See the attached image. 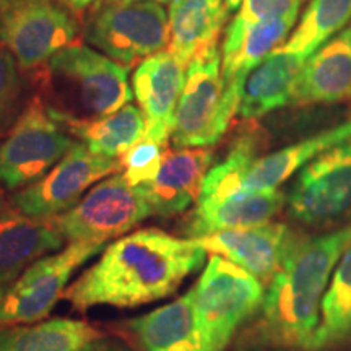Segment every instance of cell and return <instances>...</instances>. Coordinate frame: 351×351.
Returning <instances> with one entry per match:
<instances>
[{
	"label": "cell",
	"instance_id": "6da1fadb",
	"mask_svg": "<svg viewBox=\"0 0 351 351\" xmlns=\"http://www.w3.org/2000/svg\"><path fill=\"white\" fill-rule=\"evenodd\" d=\"M207 251L197 239L145 228L108 244L98 262L65 289L77 311L95 306L137 307L174 295L204 265Z\"/></svg>",
	"mask_w": 351,
	"mask_h": 351
},
{
	"label": "cell",
	"instance_id": "7a4b0ae2",
	"mask_svg": "<svg viewBox=\"0 0 351 351\" xmlns=\"http://www.w3.org/2000/svg\"><path fill=\"white\" fill-rule=\"evenodd\" d=\"M350 243L351 223L315 238H296L263 295L256 327L258 343L309 350L333 270Z\"/></svg>",
	"mask_w": 351,
	"mask_h": 351
},
{
	"label": "cell",
	"instance_id": "3957f363",
	"mask_svg": "<svg viewBox=\"0 0 351 351\" xmlns=\"http://www.w3.org/2000/svg\"><path fill=\"white\" fill-rule=\"evenodd\" d=\"M44 75L46 99H41L56 119H99L134 98L129 67L83 44L52 56Z\"/></svg>",
	"mask_w": 351,
	"mask_h": 351
},
{
	"label": "cell",
	"instance_id": "277c9868",
	"mask_svg": "<svg viewBox=\"0 0 351 351\" xmlns=\"http://www.w3.org/2000/svg\"><path fill=\"white\" fill-rule=\"evenodd\" d=\"M191 291L205 351H225L265 295L261 280L215 254Z\"/></svg>",
	"mask_w": 351,
	"mask_h": 351
},
{
	"label": "cell",
	"instance_id": "5b68a950",
	"mask_svg": "<svg viewBox=\"0 0 351 351\" xmlns=\"http://www.w3.org/2000/svg\"><path fill=\"white\" fill-rule=\"evenodd\" d=\"M77 143L52 116L41 96H34L0 138V191L13 194L32 186Z\"/></svg>",
	"mask_w": 351,
	"mask_h": 351
},
{
	"label": "cell",
	"instance_id": "8992f818",
	"mask_svg": "<svg viewBox=\"0 0 351 351\" xmlns=\"http://www.w3.org/2000/svg\"><path fill=\"white\" fill-rule=\"evenodd\" d=\"M83 38L101 54L130 69L169 46L168 10L153 0L95 3Z\"/></svg>",
	"mask_w": 351,
	"mask_h": 351
},
{
	"label": "cell",
	"instance_id": "52a82bcc",
	"mask_svg": "<svg viewBox=\"0 0 351 351\" xmlns=\"http://www.w3.org/2000/svg\"><path fill=\"white\" fill-rule=\"evenodd\" d=\"M150 207L142 189L132 184L124 174L104 178L69 212L49 221L69 243H106L134 230L150 217Z\"/></svg>",
	"mask_w": 351,
	"mask_h": 351
},
{
	"label": "cell",
	"instance_id": "ba28073f",
	"mask_svg": "<svg viewBox=\"0 0 351 351\" xmlns=\"http://www.w3.org/2000/svg\"><path fill=\"white\" fill-rule=\"evenodd\" d=\"M232 114L223 104L221 51L212 43L192 57L174 116V148H210L230 129Z\"/></svg>",
	"mask_w": 351,
	"mask_h": 351
},
{
	"label": "cell",
	"instance_id": "9c48e42d",
	"mask_svg": "<svg viewBox=\"0 0 351 351\" xmlns=\"http://www.w3.org/2000/svg\"><path fill=\"white\" fill-rule=\"evenodd\" d=\"M106 243H69L34 261L12 282L0 306V328L46 319L64 296L78 267L106 249Z\"/></svg>",
	"mask_w": 351,
	"mask_h": 351
},
{
	"label": "cell",
	"instance_id": "30bf717a",
	"mask_svg": "<svg viewBox=\"0 0 351 351\" xmlns=\"http://www.w3.org/2000/svg\"><path fill=\"white\" fill-rule=\"evenodd\" d=\"M288 212L314 228L351 221V138L337 145L298 173L287 195ZM340 228V226H339Z\"/></svg>",
	"mask_w": 351,
	"mask_h": 351
},
{
	"label": "cell",
	"instance_id": "8fae6325",
	"mask_svg": "<svg viewBox=\"0 0 351 351\" xmlns=\"http://www.w3.org/2000/svg\"><path fill=\"white\" fill-rule=\"evenodd\" d=\"M80 25L60 0H23L0 12V44L21 70L47 64L57 52L75 44Z\"/></svg>",
	"mask_w": 351,
	"mask_h": 351
},
{
	"label": "cell",
	"instance_id": "7c38bea8",
	"mask_svg": "<svg viewBox=\"0 0 351 351\" xmlns=\"http://www.w3.org/2000/svg\"><path fill=\"white\" fill-rule=\"evenodd\" d=\"M121 171V160L91 153L83 143L32 186L13 192L12 204L26 217L51 219L69 212L91 186Z\"/></svg>",
	"mask_w": 351,
	"mask_h": 351
},
{
	"label": "cell",
	"instance_id": "4fadbf2b",
	"mask_svg": "<svg viewBox=\"0 0 351 351\" xmlns=\"http://www.w3.org/2000/svg\"><path fill=\"white\" fill-rule=\"evenodd\" d=\"M187 65L173 52H156L138 64L132 75V91L142 109L145 138L166 145L174 129V116L186 85Z\"/></svg>",
	"mask_w": 351,
	"mask_h": 351
},
{
	"label": "cell",
	"instance_id": "5bb4252c",
	"mask_svg": "<svg viewBox=\"0 0 351 351\" xmlns=\"http://www.w3.org/2000/svg\"><path fill=\"white\" fill-rule=\"evenodd\" d=\"M296 241V234L285 223H263V225L228 230L197 239L202 247L215 256L225 257L262 283L282 267L287 254Z\"/></svg>",
	"mask_w": 351,
	"mask_h": 351
},
{
	"label": "cell",
	"instance_id": "9a60e30c",
	"mask_svg": "<svg viewBox=\"0 0 351 351\" xmlns=\"http://www.w3.org/2000/svg\"><path fill=\"white\" fill-rule=\"evenodd\" d=\"M213 156L212 148H176L166 152L156 178L138 186L153 217H176L197 204Z\"/></svg>",
	"mask_w": 351,
	"mask_h": 351
},
{
	"label": "cell",
	"instance_id": "2e32d148",
	"mask_svg": "<svg viewBox=\"0 0 351 351\" xmlns=\"http://www.w3.org/2000/svg\"><path fill=\"white\" fill-rule=\"evenodd\" d=\"M64 244L49 219L26 217L0 191V283L15 282L34 261Z\"/></svg>",
	"mask_w": 351,
	"mask_h": 351
},
{
	"label": "cell",
	"instance_id": "e0dca14e",
	"mask_svg": "<svg viewBox=\"0 0 351 351\" xmlns=\"http://www.w3.org/2000/svg\"><path fill=\"white\" fill-rule=\"evenodd\" d=\"M351 98V25L319 47L293 85L291 106L337 103Z\"/></svg>",
	"mask_w": 351,
	"mask_h": 351
},
{
	"label": "cell",
	"instance_id": "ac0fdd59",
	"mask_svg": "<svg viewBox=\"0 0 351 351\" xmlns=\"http://www.w3.org/2000/svg\"><path fill=\"white\" fill-rule=\"evenodd\" d=\"M287 195L283 192H244L217 204L195 205L184 219L181 231L189 239H200L228 230H239L269 223L283 205Z\"/></svg>",
	"mask_w": 351,
	"mask_h": 351
},
{
	"label": "cell",
	"instance_id": "d6986e66",
	"mask_svg": "<svg viewBox=\"0 0 351 351\" xmlns=\"http://www.w3.org/2000/svg\"><path fill=\"white\" fill-rule=\"evenodd\" d=\"M125 326L142 351H205L191 289Z\"/></svg>",
	"mask_w": 351,
	"mask_h": 351
},
{
	"label": "cell",
	"instance_id": "ffe728a7",
	"mask_svg": "<svg viewBox=\"0 0 351 351\" xmlns=\"http://www.w3.org/2000/svg\"><path fill=\"white\" fill-rule=\"evenodd\" d=\"M298 13L263 21L249 29L241 43L228 54H221L223 104L232 116L239 112L244 85L252 70L270 52L280 47L295 26Z\"/></svg>",
	"mask_w": 351,
	"mask_h": 351
},
{
	"label": "cell",
	"instance_id": "44dd1931",
	"mask_svg": "<svg viewBox=\"0 0 351 351\" xmlns=\"http://www.w3.org/2000/svg\"><path fill=\"white\" fill-rule=\"evenodd\" d=\"M307 59L309 57L288 49L285 44L270 52L245 80L239 116L244 119H257L289 106L293 85Z\"/></svg>",
	"mask_w": 351,
	"mask_h": 351
},
{
	"label": "cell",
	"instance_id": "7402d4cb",
	"mask_svg": "<svg viewBox=\"0 0 351 351\" xmlns=\"http://www.w3.org/2000/svg\"><path fill=\"white\" fill-rule=\"evenodd\" d=\"M351 138V119H346L330 129L320 130L301 142L288 145L270 155L258 156L245 176V192L276 191L293 174L300 173L306 165L314 161L337 145Z\"/></svg>",
	"mask_w": 351,
	"mask_h": 351
},
{
	"label": "cell",
	"instance_id": "603a6c76",
	"mask_svg": "<svg viewBox=\"0 0 351 351\" xmlns=\"http://www.w3.org/2000/svg\"><path fill=\"white\" fill-rule=\"evenodd\" d=\"M230 13L226 0H171L169 52L187 65L197 52L218 43Z\"/></svg>",
	"mask_w": 351,
	"mask_h": 351
},
{
	"label": "cell",
	"instance_id": "cb8c5ba5",
	"mask_svg": "<svg viewBox=\"0 0 351 351\" xmlns=\"http://www.w3.org/2000/svg\"><path fill=\"white\" fill-rule=\"evenodd\" d=\"M75 140L95 155L121 160L145 137L147 122L142 109L125 104L119 111L90 121L57 119Z\"/></svg>",
	"mask_w": 351,
	"mask_h": 351
},
{
	"label": "cell",
	"instance_id": "d4e9b609",
	"mask_svg": "<svg viewBox=\"0 0 351 351\" xmlns=\"http://www.w3.org/2000/svg\"><path fill=\"white\" fill-rule=\"evenodd\" d=\"M101 339L85 320L56 317L0 328V351H80Z\"/></svg>",
	"mask_w": 351,
	"mask_h": 351
},
{
	"label": "cell",
	"instance_id": "484cf974",
	"mask_svg": "<svg viewBox=\"0 0 351 351\" xmlns=\"http://www.w3.org/2000/svg\"><path fill=\"white\" fill-rule=\"evenodd\" d=\"M345 350H351V243L333 270L307 351Z\"/></svg>",
	"mask_w": 351,
	"mask_h": 351
},
{
	"label": "cell",
	"instance_id": "4316f807",
	"mask_svg": "<svg viewBox=\"0 0 351 351\" xmlns=\"http://www.w3.org/2000/svg\"><path fill=\"white\" fill-rule=\"evenodd\" d=\"M262 137L257 129L241 132L219 163L208 169L195 205L217 204L244 194V181L258 158Z\"/></svg>",
	"mask_w": 351,
	"mask_h": 351
},
{
	"label": "cell",
	"instance_id": "83f0119b",
	"mask_svg": "<svg viewBox=\"0 0 351 351\" xmlns=\"http://www.w3.org/2000/svg\"><path fill=\"white\" fill-rule=\"evenodd\" d=\"M348 25H351V0H311L298 28L283 44L288 49L311 57Z\"/></svg>",
	"mask_w": 351,
	"mask_h": 351
},
{
	"label": "cell",
	"instance_id": "f1b7e54d",
	"mask_svg": "<svg viewBox=\"0 0 351 351\" xmlns=\"http://www.w3.org/2000/svg\"><path fill=\"white\" fill-rule=\"evenodd\" d=\"M302 0H243L234 19L228 25L221 54L234 49L249 29L263 21L282 19L300 12Z\"/></svg>",
	"mask_w": 351,
	"mask_h": 351
},
{
	"label": "cell",
	"instance_id": "f546056e",
	"mask_svg": "<svg viewBox=\"0 0 351 351\" xmlns=\"http://www.w3.org/2000/svg\"><path fill=\"white\" fill-rule=\"evenodd\" d=\"M23 78L15 57L0 46V138L23 112Z\"/></svg>",
	"mask_w": 351,
	"mask_h": 351
},
{
	"label": "cell",
	"instance_id": "4dcf8cb0",
	"mask_svg": "<svg viewBox=\"0 0 351 351\" xmlns=\"http://www.w3.org/2000/svg\"><path fill=\"white\" fill-rule=\"evenodd\" d=\"M166 155V145L142 138L121 158V173L132 186H143L156 178Z\"/></svg>",
	"mask_w": 351,
	"mask_h": 351
},
{
	"label": "cell",
	"instance_id": "1f68e13d",
	"mask_svg": "<svg viewBox=\"0 0 351 351\" xmlns=\"http://www.w3.org/2000/svg\"><path fill=\"white\" fill-rule=\"evenodd\" d=\"M80 351H135L130 346H127L125 343L117 340H109V339H98L91 343H88L85 348H82Z\"/></svg>",
	"mask_w": 351,
	"mask_h": 351
},
{
	"label": "cell",
	"instance_id": "d6a6232c",
	"mask_svg": "<svg viewBox=\"0 0 351 351\" xmlns=\"http://www.w3.org/2000/svg\"><path fill=\"white\" fill-rule=\"evenodd\" d=\"M65 7H69L72 12H83L88 8L91 3H95L96 0H60Z\"/></svg>",
	"mask_w": 351,
	"mask_h": 351
},
{
	"label": "cell",
	"instance_id": "836d02e7",
	"mask_svg": "<svg viewBox=\"0 0 351 351\" xmlns=\"http://www.w3.org/2000/svg\"><path fill=\"white\" fill-rule=\"evenodd\" d=\"M23 0H0V12H5L8 8L19 5Z\"/></svg>",
	"mask_w": 351,
	"mask_h": 351
},
{
	"label": "cell",
	"instance_id": "e575fe53",
	"mask_svg": "<svg viewBox=\"0 0 351 351\" xmlns=\"http://www.w3.org/2000/svg\"><path fill=\"white\" fill-rule=\"evenodd\" d=\"M112 2H143V0H96L95 3H112ZM153 2H160V3H166L171 2V0H153Z\"/></svg>",
	"mask_w": 351,
	"mask_h": 351
},
{
	"label": "cell",
	"instance_id": "d590c367",
	"mask_svg": "<svg viewBox=\"0 0 351 351\" xmlns=\"http://www.w3.org/2000/svg\"><path fill=\"white\" fill-rule=\"evenodd\" d=\"M241 2H243V0H226V5H228V8H230V12L232 13V12H238Z\"/></svg>",
	"mask_w": 351,
	"mask_h": 351
},
{
	"label": "cell",
	"instance_id": "8d00e7d4",
	"mask_svg": "<svg viewBox=\"0 0 351 351\" xmlns=\"http://www.w3.org/2000/svg\"><path fill=\"white\" fill-rule=\"evenodd\" d=\"M5 291H7V285L0 283V306H2V301H3V296H5Z\"/></svg>",
	"mask_w": 351,
	"mask_h": 351
}]
</instances>
